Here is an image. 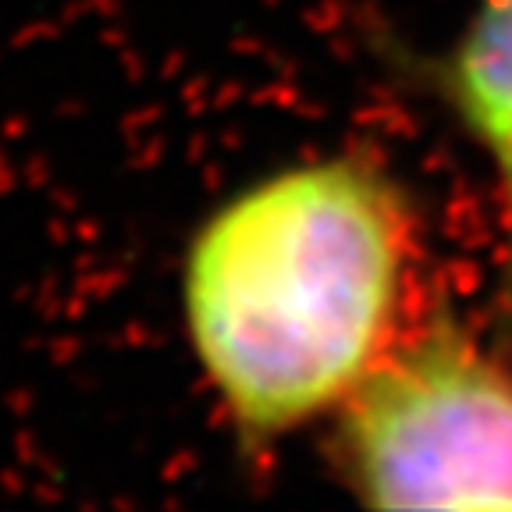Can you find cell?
Returning <instances> with one entry per match:
<instances>
[{
    "label": "cell",
    "mask_w": 512,
    "mask_h": 512,
    "mask_svg": "<svg viewBox=\"0 0 512 512\" xmlns=\"http://www.w3.org/2000/svg\"><path fill=\"white\" fill-rule=\"evenodd\" d=\"M331 448L374 509H512V367L438 306L338 406Z\"/></svg>",
    "instance_id": "7a4b0ae2"
},
{
    "label": "cell",
    "mask_w": 512,
    "mask_h": 512,
    "mask_svg": "<svg viewBox=\"0 0 512 512\" xmlns=\"http://www.w3.org/2000/svg\"><path fill=\"white\" fill-rule=\"evenodd\" d=\"M413 207L370 153L303 160L214 207L182 256V324L246 456L338 413L395 342Z\"/></svg>",
    "instance_id": "6da1fadb"
},
{
    "label": "cell",
    "mask_w": 512,
    "mask_h": 512,
    "mask_svg": "<svg viewBox=\"0 0 512 512\" xmlns=\"http://www.w3.org/2000/svg\"><path fill=\"white\" fill-rule=\"evenodd\" d=\"M413 82L456 114L484 146L505 196V274L498 288L502 328L512 331V0H480L445 54L406 57Z\"/></svg>",
    "instance_id": "3957f363"
}]
</instances>
